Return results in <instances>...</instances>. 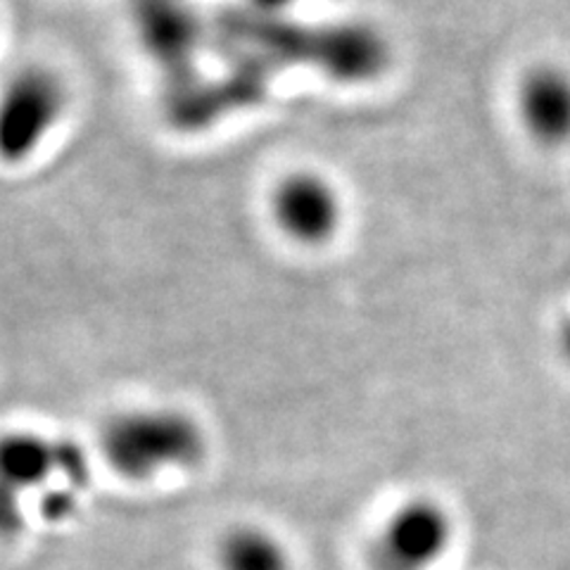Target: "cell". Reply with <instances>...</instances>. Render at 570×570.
<instances>
[{
	"label": "cell",
	"instance_id": "6da1fadb",
	"mask_svg": "<svg viewBox=\"0 0 570 570\" xmlns=\"http://www.w3.org/2000/svg\"><path fill=\"white\" fill-rule=\"evenodd\" d=\"M207 46L228 65L214 81L224 115L262 102L283 69L314 67L331 79L362 83L383 75L390 62L385 39L366 24H297L247 6L214 14L207 22Z\"/></svg>",
	"mask_w": 570,
	"mask_h": 570
},
{
	"label": "cell",
	"instance_id": "7a4b0ae2",
	"mask_svg": "<svg viewBox=\"0 0 570 570\" xmlns=\"http://www.w3.org/2000/svg\"><path fill=\"white\" fill-rule=\"evenodd\" d=\"M100 456L115 478L153 485L200 466L207 456L203 425L178 409H131L100 431Z\"/></svg>",
	"mask_w": 570,
	"mask_h": 570
},
{
	"label": "cell",
	"instance_id": "3957f363",
	"mask_svg": "<svg viewBox=\"0 0 570 570\" xmlns=\"http://www.w3.org/2000/svg\"><path fill=\"white\" fill-rule=\"evenodd\" d=\"M456 540V521L433 494H414L387 511L373 532V570H438Z\"/></svg>",
	"mask_w": 570,
	"mask_h": 570
},
{
	"label": "cell",
	"instance_id": "277c9868",
	"mask_svg": "<svg viewBox=\"0 0 570 570\" xmlns=\"http://www.w3.org/2000/svg\"><path fill=\"white\" fill-rule=\"evenodd\" d=\"M134 22L142 48L165 69L167 94L200 79L195 60L207 46V22L186 0H134Z\"/></svg>",
	"mask_w": 570,
	"mask_h": 570
},
{
	"label": "cell",
	"instance_id": "5b68a950",
	"mask_svg": "<svg viewBox=\"0 0 570 570\" xmlns=\"http://www.w3.org/2000/svg\"><path fill=\"white\" fill-rule=\"evenodd\" d=\"M65 107V91L58 77L43 69L17 75L0 107V150L14 163L24 159L58 121Z\"/></svg>",
	"mask_w": 570,
	"mask_h": 570
},
{
	"label": "cell",
	"instance_id": "8992f818",
	"mask_svg": "<svg viewBox=\"0 0 570 570\" xmlns=\"http://www.w3.org/2000/svg\"><path fill=\"white\" fill-rule=\"evenodd\" d=\"M274 212L285 234L302 243L331 238L341 219L333 188L312 174L291 176L283 181L274 195Z\"/></svg>",
	"mask_w": 570,
	"mask_h": 570
},
{
	"label": "cell",
	"instance_id": "52a82bcc",
	"mask_svg": "<svg viewBox=\"0 0 570 570\" xmlns=\"http://www.w3.org/2000/svg\"><path fill=\"white\" fill-rule=\"evenodd\" d=\"M521 119L528 134L544 146L570 140V75L561 67H538L521 83Z\"/></svg>",
	"mask_w": 570,
	"mask_h": 570
},
{
	"label": "cell",
	"instance_id": "ba28073f",
	"mask_svg": "<svg viewBox=\"0 0 570 570\" xmlns=\"http://www.w3.org/2000/svg\"><path fill=\"white\" fill-rule=\"evenodd\" d=\"M214 570H295V557L283 534L262 523L228 525L212 551Z\"/></svg>",
	"mask_w": 570,
	"mask_h": 570
},
{
	"label": "cell",
	"instance_id": "9c48e42d",
	"mask_svg": "<svg viewBox=\"0 0 570 570\" xmlns=\"http://www.w3.org/2000/svg\"><path fill=\"white\" fill-rule=\"evenodd\" d=\"M75 454L77 450L65 442H50L36 433H12L0 448V471L8 488L24 494L46 485Z\"/></svg>",
	"mask_w": 570,
	"mask_h": 570
},
{
	"label": "cell",
	"instance_id": "30bf717a",
	"mask_svg": "<svg viewBox=\"0 0 570 570\" xmlns=\"http://www.w3.org/2000/svg\"><path fill=\"white\" fill-rule=\"evenodd\" d=\"M295 0H247V8H253L262 14H283L285 8H291Z\"/></svg>",
	"mask_w": 570,
	"mask_h": 570
}]
</instances>
